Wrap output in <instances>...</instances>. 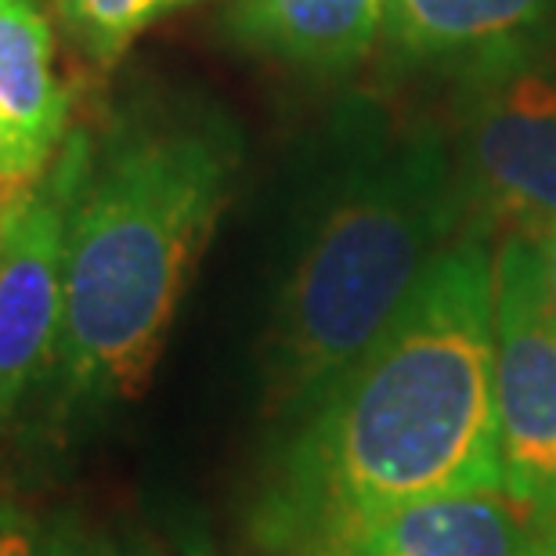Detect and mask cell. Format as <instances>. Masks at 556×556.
I'll return each mask as SVG.
<instances>
[{
  "instance_id": "1",
  "label": "cell",
  "mask_w": 556,
  "mask_h": 556,
  "mask_svg": "<svg viewBox=\"0 0 556 556\" xmlns=\"http://www.w3.org/2000/svg\"><path fill=\"white\" fill-rule=\"evenodd\" d=\"M289 430L253 509V535L275 556L416 498L503 492L488 236L463 231Z\"/></svg>"
},
{
  "instance_id": "2",
  "label": "cell",
  "mask_w": 556,
  "mask_h": 556,
  "mask_svg": "<svg viewBox=\"0 0 556 556\" xmlns=\"http://www.w3.org/2000/svg\"><path fill=\"white\" fill-rule=\"evenodd\" d=\"M321 203L278 293L264 408L296 427L391 326L463 236L452 138L427 116L354 98L340 113Z\"/></svg>"
},
{
  "instance_id": "3",
  "label": "cell",
  "mask_w": 556,
  "mask_h": 556,
  "mask_svg": "<svg viewBox=\"0 0 556 556\" xmlns=\"http://www.w3.org/2000/svg\"><path fill=\"white\" fill-rule=\"evenodd\" d=\"M236 163L231 130L170 124L116 141L87 174L65 231L54 362L70 397H130L149 383Z\"/></svg>"
},
{
  "instance_id": "4",
  "label": "cell",
  "mask_w": 556,
  "mask_h": 556,
  "mask_svg": "<svg viewBox=\"0 0 556 556\" xmlns=\"http://www.w3.org/2000/svg\"><path fill=\"white\" fill-rule=\"evenodd\" d=\"M452 155L463 231L546 239L556 228V54L535 43L463 73Z\"/></svg>"
},
{
  "instance_id": "5",
  "label": "cell",
  "mask_w": 556,
  "mask_h": 556,
  "mask_svg": "<svg viewBox=\"0 0 556 556\" xmlns=\"http://www.w3.org/2000/svg\"><path fill=\"white\" fill-rule=\"evenodd\" d=\"M495 416L503 492L531 520H556V307L542 242L495 250Z\"/></svg>"
},
{
  "instance_id": "6",
  "label": "cell",
  "mask_w": 556,
  "mask_h": 556,
  "mask_svg": "<svg viewBox=\"0 0 556 556\" xmlns=\"http://www.w3.org/2000/svg\"><path fill=\"white\" fill-rule=\"evenodd\" d=\"M87 174V144L65 141L59 166H48L22 192L0 228V427L59 362L65 231Z\"/></svg>"
},
{
  "instance_id": "7",
  "label": "cell",
  "mask_w": 556,
  "mask_h": 556,
  "mask_svg": "<svg viewBox=\"0 0 556 556\" xmlns=\"http://www.w3.org/2000/svg\"><path fill=\"white\" fill-rule=\"evenodd\" d=\"M528 528L506 492H459L351 520L293 556H520Z\"/></svg>"
},
{
  "instance_id": "8",
  "label": "cell",
  "mask_w": 556,
  "mask_h": 556,
  "mask_svg": "<svg viewBox=\"0 0 556 556\" xmlns=\"http://www.w3.org/2000/svg\"><path fill=\"white\" fill-rule=\"evenodd\" d=\"M556 0H387L383 48L402 70L463 76L535 48Z\"/></svg>"
},
{
  "instance_id": "9",
  "label": "cell",
  "mask_w": 556,
  "mask_h": 556,
  "mask_svg": "<svg viewBox=\"0 0 556 556\" xmlns=\"http://www.w3.org/2000/svg\"><path fill=\"white\" fill-rule=\"evenodd\" d=\"M70 124L54 76V40L33 0H0V181L29 188L51 166Z\"/></svg>"
},
{
  "instance_id": "10",
  "label": "cell",
  "mask_w": 556,
  "mask_h": 556,
  "mask_svg": "<svg viewBox=\"0 0 556 556\" xmlns=\"http://www.w3.org/2000/svg\"><path fill=\"white\" fill-rule=\"evenodd\" d=\"M383 18L387 0H231L225 26L293 70L348 73L380 43Z\"/></svg>"
},
{
  "instance_id": "11",
  "label": "cell",
  "mask_w": 556,
  "mask_h": 556,
  "mask_svg": "<svg viewBox=\"0 0 556 556\" xmlns=\"http://www.w3.org/2000/svg\"><path fill=\"white\" fill-rule=\"evenodd\" d=\"M59 4L80 48L102 65H113L144 29L192 0H59Z\"/></svg>"
},
{
  "instance_id": "12",
  "label": "cell",
  "mask_w": 556,
  "mask_h": 556,
  "mask_svg": "<svg viewBox=\"0 0 556 556\" xmlns=\"http://www.w3.org/2000/svg\"><path fill=\"white\" fill-rule=\"evenodd\" d=\"M0 556H91L73 528L15 495H0Z\"/></svg>"
},
{
  "instance_id": "13",
  "label": "cell",
  "mask_w": 556,
  "mask_h": 556,
  "mask_svg": "<svg viewBox=\"0 0 556 556\" xmlns=\"http://www.w3.org/2000/svg\"><path fill=\"white\" fill-rule=\"evenodd\" d=\"M520 556H556V520H531Z\"/></svg>"
},
{
  "instance_id": "14",
  "label": "cell",
  "mask_w": 556,
  "mask_h": 556,
  "mask_svg": "<svg viewBox=\"0 0 556 556\" xmlns=\"http://www.w3.org/2000/svg\"><path fill=\"white\" fill-rule=\"evenodd\" d=\"M542 257H546V275H549V293H553V307H556V228L542 239Z\"/></svg>"
},
{
  "instance_id": "15",
  "label": "cell",
  "mask_w": 556,
  "mask_h": 556,
  "mask_svg": "<svg viewBox=\"0 0 556 556\" xmlns=\"http://www.w3.org/2000/svg\"><path fill=\"white\" fill-rule=\"evenodd\" d=\"M22 192H26V188H15V185L0 181V228H4V217L11 214V206L22 199Z\"/></svg>"
}]
</instances>
